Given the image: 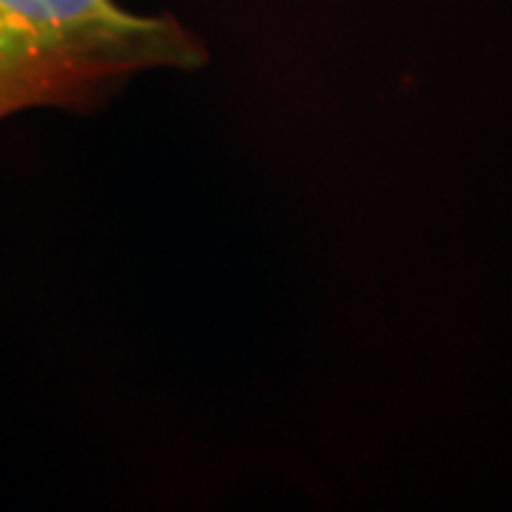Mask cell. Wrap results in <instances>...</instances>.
Wrapping results in <instances>:
<instances>
[{
	"label": "cell",
	"instance_id": "6da1fadb",
	"mask_svg": "<svg viewBox=\"0 0 512 512\" xmlns=\"http://www.w3.org/2000/svg\"><path fill=\"white\" fill-rule=\"evenodd\" d=\"M208 49L174 15L117 0H0V120L26 109L94 114L140 72H197Z\"/></svg>",
	"mask_w": 512,
	"mask_h": 512
}]
</instances>
